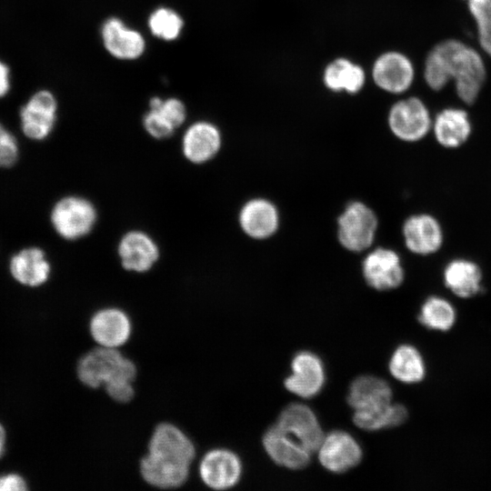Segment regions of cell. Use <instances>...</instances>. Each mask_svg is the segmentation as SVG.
<instances>
[{
	"instance_id": "cell-1",
	"label": "cell",
	"mask_w": 491,
	"mask_h": 491,
	"mask_svg": "<svg viewBox=\"0 0 491 491\" xmlns=\"http://www.w3.org/2000/svg\"><path fill=\"white\" fill-rule=\"evenodd\" d=\"M486 75L482 56L459 40L438 43L426 58L424 78L427 85L438 91L454 81L458 97L467 105L476 100Z\"/></svg>"
},
{
	"instance_id": "cell-2",
	"label": "cell",
	"mask_w": 491,
	"mask_h": 491,
	"mask_svg": "<svg viewBox=\"0 0 491 491\" xmlns=\"http://www.w3.org/2000/svg\"><path fill=\"white\" fill-rule=\"evenodd\" d=\"M76 375L84 386L97 389L113 382H135L137 369L134 361L124 356L118 348L98 346L79 358Z\"/></svg>"
},
{
	"instance_id": "cell-3",
	"label": "cell",
	"mask_w": 491,
	"mask_h": 491,
	"mask_svg": "<svg viewBox=\"0 0 491 491\" xmlns=\"http://www.w3.org/2000/svg\"><path fill=\"white\" fill-rule=\"evenodd\" d=\"M433 118L418 97H408L393 105L388 114L391 132L404 142H418L432 130Z\"/></svg>"
},
{
	"instance_id": "cell-4",
	"label": "cell",
	"mask_w": 491,
	"mask_h": 491,
	"mask_svg": "<svg viewBox=\"0 0 491 491\" xmlns=\"http://www.w3.org/2000/svg\"><path fill=\"white\" fill-rule=\"evenodd\" d=\"M96 220V211L90 201L79 196H66L59 200L51 213L55 231L68 240L87 235Z\"/></svg>"
},
{
	"instance_id": "cell-5",
	"label": "cell",
	"mask_w": 491,
	"mask_h": 491,
	"mask_svg": "<svg viewBox=\"0 0 491 491\" xmlns=\"http://www.w3.org/2000/svg\"><path fill=\"white\" fill-rule=\"evenodd\" d=\"M376 227L374 212L361 202H353L338 218V239L345 248L360 252L372 245Z\"/></svg>"
},
{
	"instance_id": "cell-6",
	"label": "cell",
	"mask_w": 491,
	"mask_h": 491,
	"mask_svg": "<svg viewBox=\"0 0 491 491\" xmlns=\"http://www.w3.org/2000/svg\"><path fill=\"white\" fill-rule=\"evenodd\" d=\"M147 454L167 462L191 466L196 452L185 433L171 423L163 422L151 434Z\"/></svg>"
},
{
	"instance_id": "cell-7",
	"label": "cell",
	"mask_w": 491,
	"mask_h": 491,
	"mask_svg": "<svg viewBox=\"0 0 491 491\" xmlns=\"http://www.w3.org/2000/svg\"><path fill=\"white\" fill-rule=\"evenodd\" d=\"M276 424L311 453L318 450L325 438L316 416L304 404L292 403L286 406Z\"/></svg>"
},
{
	"instance_id": "cell-8",
	"label": "cell",
	"mask_w": 491,
	"mask_h": 491,
	"mask_svg": "<svg viewBox=\"0 0 491 491\" xmlns=\"http://www.w3.org/2000/svg\"><path fill=\"white\" fill-rule=\"evenodd\" d=\"M406 248L417 256H427L437 253L444 245V230L433 215L421 213L410 215L403 225Z\"/></svg>"
},
{
	"instance_id": "cell-9",
	"label": "cell",
	"mask_w": 491,
	"mask_h": 491,
	"mask_svg": "<svg viewBox=\"0 0 491 491\" xmlns=\"http://www.w3.org/2000/svg\"><path fill=\"white\" fill-rule=\"evenodd\" d=\"M242 464L239 457L225 448H215L202 457L199 476L202 482L214 490H226L239 481Z\"/></svg>"
},
{
	"instance_id": "cell-10",
	"label": "cell",
	"mask_w": 491,
	"mask_h": 491,
	"mask_svg": "<svg viewBox=\"0 0 491 491\" xmlns=\"http://www.w3.org/2000/svg\"><path fill=\"white\" fill-rule=\"evenodd\" d=\"M375 84L383 91L402 94L413 84L415 68L404 54L389 51L379 55L372 68Z\"/></svg>"
},
{
	"instance_id": "cell-11",
	"label": "cell",
	"mask_w": 491,
	"mask_h": 491,
	"mask_svg": "<svg viewBox=\"0 0 491 491\" xmlns=\"http://www.w3.org/2000/svg\"><path fill=\"white\" fill-rule=\"evenodd\" d=\"M363 275L366 283L379 291L397 288L405 278L398 254L384 247L376 248L367 255L363 262Z\"/></svg>"
},
{
	"instance_id": "cell-12",
	"label": "cell",
	"mask_w": 491,
	"mask_h": 491,
	"mask_svg": "<svg viewBox=\"0 0 491 491\" xmlns=\"http://www.w3.org/2000/svg\"><path fill=\"white\" fill-rule=\"evenodd\" d=\"M291 369L292 374L284 381L289 392L302 398H311L323 388L324 365L316 354L309 351L296 354L291 362Z\"/></svg>"
},
{
	"instance_id": "cell-13",
	"label": "cell",
	"mask_w": 491,
	"mask_h": 491,
	"mask_svg": "<svg viewBox=\"0 0 491 491\" xmlns=\"http://www.w3.org/2000/svg\"><path fill=\"white\" fill-rule=\"evenodd\" d=\"M320 464L333 473H344L357 466L362 458V449L347 432H330L318 448Z\"/></svg>"
},
{
	"instance_id": "cell-14",
	"label": "cell",
	"mask_w": 491,
	"mask_h": 491,
	"mask_svg": "<svg viewBox=\"0 0 491 491\" xmlns=\"http://www.w3.org/2000/svg\"><path fill=\"white\" fill-rule=\"evenodd\" d=\"M89 332L100 346L119 348L132 334V322L127 314L116 307L97 310L90 318Z\"/></svg>"
},
{
	"instance_id": "cell-15",
	"label": "cell",
	"mask_w": 491,
	"mask_h": 491,
	"mask_svg": "<svg viewBox=\"0 0 491 491\" xmlns=\"http://www.w3.org/2000/svg\"><path fill=\"white\" fill-rule=\"evenodd\" d=\"M262 443L266 454L278 466L299 470L310 462L311 452L276 424L266 431Z\"/></svg>"
},
{
	"instance_id": "cell-16",
	"label": "cell",
	"mask_w": 491,
	"mask_h": 491,
	"mask_svg": "<svg viewBox=\"0 0 491 491\" xmlns=\"http://www.w3.org/2000/svg\"><path fill=\"white\" fill-rule=\"evenodd\" d=\"M55 113L54 95L48 91L35 93L20 110L24 134L35 140L45 138L54 127Z\"/></svg>"
},
{
	"instance_id": "cell-17",
	"label": "cell",
	"mask_w": 491,
	"mask_h": 491,
	"mask_svg": "<svg viewBox=\"0 0 491 491\" xmlns=\"http://www.w3.org/2000/svg\"><path fill=\"white\" fill-rule=\"evenodd\" d=\"M432 131L440 146L456 149L469 139L472 125L466 110L447 107L438 112L433 118Z\"/></svg>"
},
{
	"instance_id": "cell-18",
	"label": "cell",
	"mask_w": 491,
	"mask_h": 491,
	"mask_svg": "<svg viewBox=\"0 0 491 491\" xmlns=\"http://www.w3.org/2000/svg\"><path fill=\"white\" fill-rule=\"evenodd\" d=\"M443 281L455 296L467 299L482 290L483 272L479 265L465 257H456L445 266Z\"/></svg>"
},
{
	"instance_id": "cell-19",
	"label": "cell",
	"mask_w": 491,
	"mask_h": 491,
	"mask_svg": "<svg viewBox=\"0 0 491 491\" xmlns=\"http://www.w3.org/2000/svg\"><path fill=\"white\" fill-rule=\"evenodd\" d=\"M102 38L105 49L118 59H135L142 55L145 47L142 35L116 17L105 21L102 27Z\"/></svg>"
},
{
	"instance_id": "cell-20",
	"label": "cell",
	"mask_w": 491,
	"mask_h": 491,
	"mask_svg": "<svg viewBox=\"0 0 491 491\" xmlns=\"http://www.w3.org/2000/svg\"><path fill=\"white\" fill-rule=\"evenodd\" d=\"M122 266L129 271H148L156 262L159 250L155 241L145 233L131 231L125 235L118 246Z\"/></svg>"
},
{
	"instance_id": "cell-21",
	"label": "cell",
	"mask_w": 491,
	"mask_h": 491,
	"mask_svg": "<svg viewBox=\"0 0 491 491\" xmlns=\"http://www.w3.org/2000/svg\"><path fill=\"white\" fill-rule=\"evenodd\" d=\"M221 146V135L217 127L205 121L196 122L185 131L182 148L192 163L202 164L215 155Z\"/></svg>"
},
{
	"instance_id": "cell-22",
	"label": "cell",
	"mask_w": 491,
	"mask_h": 491,
	"mask_svg": "<svg viewBox=\"0 0 491 491\" xmlns=\"http://www.w3.org/2000/svg\"><path fill=\"white\" fill-rule=\"evenodd\" d=\"M276 206L266 199H253L245 204L239 213V223L244 232L256 239L272 235L278 226Z\"/></svg>"
},
{
	"instance_id": "cell-23",
	"label": "cell",
	"mask_w": 491,
	"mask_h": 491,
	"mask_svg": "<svg viewBox=\"0 0 491 491\" xmlns=\"http://www.w3.org/2000/svg\"><path fill=\"white\" fill-rule=\"evenodd\" d=\"M139 471L144 481L151 486L171 489L186 482L190 466L167 462L146 454L139 463Z\"/></svg>"
},
{
	"instance_id": "cell-24",
	"label": "cell",
	"mask_w": 491,
	"mask_h": 491,
	"mask_svg": "<svg viewBox=\"0 0 491 491\" xmlns=\"http://www.w3.org/2000/svg\"><path fill=\"white\" fill-rule=\"evenodd\" d=\"M13 277L24 286L35 287L45 283L50 275V265L43 250L29 247L15 255L10 262Z\"/></svg>"
},
{
	"instance_id": "cell-25",
	"label": "cell",
	"mask_w": 491,
	"mask_h": 491,
	"mask_svg": "<svg viewBox=\"0 0 491 491\" xmlns=\"http://www.w3.org/2000/svg\"><path fill=\"white\" fill-rule=\"evenodd\" d=\"M392 389L388 383L373 376H362L350 385L347 403L355 410L369 408L392 402Z\"/></svg>"
},
{
	"instance_id": "cell-26",
	"label": "cell",
	"mask_w": 491,
	"mask_h": 491,
	"mask_svg": "<svg viewBox=\"0 0 491 491\" xmlns=\"http://www.w3.org/2000/svg\"><path fill=\"white\" fill-rule=\"evenodd\" d=\"M326 86L335 92L345 91L349 94L359 92L365 85L364 69L348 60L340 57L328 64L324 71Z\"/></svg>"
},
{
	"instance_id": "cell-27",
	"label": "cell",
	"mask_w": 491,
	"mask_h": 491,
	"mask_svg": "<svg viewBox=\"0 0 491 491\" xmlns=\"http://www.w3.org/2000/svg\"><path fill=\"white\" fill-rule=\"evenodd\" d=\"M408 417L402 404L388 403L369 408L355 410L353 421L363 430L376 431L401 426Z\"/></svg>"
},
{
	"instance_id": "cell-28",
	"label": "cell",
	"mask_w": 491,
	"mask_h": 491,
	"mask_svg": "<svg viewBox=\"0 0 491 491\" xmlns=\"http://www.w3.org/2000/svg\"><path fill=\"white\" fill-rule=\"evenodd\" d=\"M389 371L405 384L421 382L426 376V365L420 352L413 346L402 345L391 356Z\"/></svg>"
},
{
	"instance_id": "cell-29",
	"label": "cell",
	"mask_w": 491,
	"mask_h": 491,
	"mask_svg": "<svg viewBox=\"0 0 491 491\" xmlns=\"http://www.w3.org/2000/svg\"><path fill=\"white\" fill-rule=\"evenodd\" d=\"M417 318L419 323L428 329L446 332L454 326L456 312L446 298L431 296L421 306Z\"/></svg>"
},
{
	"instance_id": "cell-30",
	"label": "cell",
	"mask_w": 491,
	"mask_h": 491,
	"mask_svg": "<svg viewBox=\"0 0 491 491\" xmlns=\"http://www.w3.org/2000/svg\"><path fill=\"white\" fill-rule=\"evenodd\" d=\"M183 25L180 15L175 11L165 7L154 11L148 19L152 34L166 41L176 39L181 33Z\"/></svg>"
},
{
	"instance_id": "cell-31",
	"label": "cell",
	"mask_w": 491,
	"mask_h": 491,
	"mask_svg": "<svg viewBox=\"0 0 491 491\" xmlns=\"http://www.w3.org/2000/svg\"><path fill=\"white\" fill-rule=\"evenodd\" d=\"M481 48L491 57V0H467Z\"/></svg>"
},
{
	"instance_id": "cell-32",
	"label": "cell",
	"mask_w": 491,
	"mask_h": 491,
	"mask_svg": "<svg viewBox=\"0 0 491 491\" xmlns=\"http://www.w3.org/2000/svg\"><path fill=\"white\" fill-rule=\"evenodd\" d=\"M150 109L156 110L175 129L185 119V107L176 98L162 100L159 97H154L150 101Z\"/></svg>"
},
{
	"instance_id": "cell-33",
	"label": "cell",
	"mask_w": 491,
	"mask_h": 491,
	"mask_svg": "<svg viewBox=\"0 0 491 491\" xmlns=\"http://www.w3.org/2000/svg\"><path fill=\"white\" fill-rule=\"evenodd\" d=\"M144 126L149 135L155 138L170 136L175 128L156 110L150 111L144 117Z\"/></svg>"
},
{
	"instance_id": "cell-34",
	"label": "cell",
	"mask_w": 491,
	"mask_h": 491,
	"mask_svg": "<svg viewBox=\"0 0 491 491\" xmlns=\"http://www.w3.org/2000/svg\"><path fill=\"white\" fill-rule=\"evenodd\" d=\"M17 156L18 147L15 138L0 124V166L13 165Z\"/></svg>"
},
{
	"instance_id": "cell-35",
	"label": "cell",
	"mask_w": 491,
	"mask_h": 491,
	"mask_svg": "<svg viewBox=\"0 0 491 491\" xmlns=\"http://www.w3.org/2000/svg\"><path fill=\"white\" fill-rule=\"evenodd\" d=\"M134 382L119 381L104 386L107 396L120 404L130 402L135 396Z\"/></svg>"
},
{
	"instance_id": "cell-36",
	"label": "cell",
	"mask_w": 491,
	"mask_h": 491,
	"mask_svg": "<svg viewBox=\"0 0 491 491\" xmlns=\"http://www.w3.org/2000/svg\"><path fill=\"white\" fill-rule=\"evenodd\" d=\"M25 479L17 473H7L0 476V491L27 490Z\"/></svg>"
},
{
	"instance_id": "cell-37",
	"label": "cell",
	"mask_w": 491,
	"mask_h": 491,
	"mask_svg": "<svg viewBox=\"0 0 491 491\" xmlns=\"http://www.w3.org/2000/svg\"><path fill=\"white\" fill-rule=\"evenodd\" d=\"M9 69L0 62V97L4 96L9 90Z\"/></svg>"
},
{
	"instance_id": "cell-38",
	"label": "cell",
	"mask_w": 491,
	"mask_h": 491,
	"mask_svg": "<svg viewBox=\"0 0 491 491\" xmlns=\"http://www.w3.org/2000/svg\"><path fill=\"white\" fill-rule=\"evenodd\" d=\"M6 443V431L3 424L0 422V458L4 456Z\"/></svg>"
}]
</instances>
